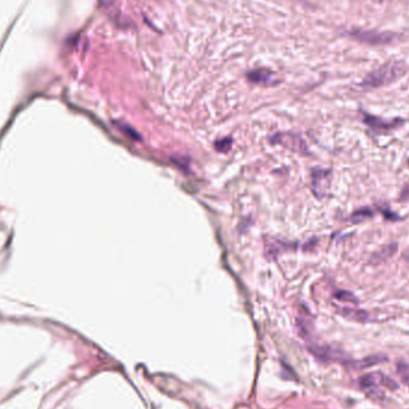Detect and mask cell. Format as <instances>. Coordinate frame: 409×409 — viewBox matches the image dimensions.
Masks as SVG:
<instances>
[{"mask_svg": "<svg viewBox=\"0 0 409 409\" xmlns=\"http://www.w3.org/2000/svg\"><path fill=\"white\" fill-rule=\"evenodd\" d=\"M274 141L284 145L287 148H292V150L298 151V152H303V151H305V147H307L304 141L299 136H296L293 134H278L274 136Z\"/></svg>", "mask_w": 409, "mask_h": 409, "instance_id": "cell-5", "label": "cell"}, {"mask_svg": "<svg viewBox=\"0 0 409 409\" xmlns=\"http://www.w3.org/2000/svg\"><path fill=\"white\" fill-rule=\"evenodd\" d=\"M399 374L402 377L406 383H409V365H405V364H400L399 365Z\"/></svg>", "mask_w": 409, "mask_h": 409, "instance_id": "cell-10", "label": "cell"}, {"mask_svg": "<svg viewBox=\"0 0 409 409\" xmlns=\"http://www.w3.org/2000/svg\"><path fill=\"white\" fill-rule=\"evenodd\" d=\"M350 35L352 36V38H354V40L372 45L388 44L390 43V42H393L394 38H395V36L390 34V32H377L371 31V30L362 29L352 30V31L350 32Z\"/></svg>", "mask_w": 409, "mask_h": 409, "instance_id": "cell-2", "label": "cell"}, {"mask_svg": "<svg viewBox=\"0 0 409 409\" xmlns=\"http://www.w3.org/2000/svg\"><path fill=\"white\" fill-rule=\"evenodd\" d=\"M335 297L341 302H350V303H357V298L348 291H339L335 293Z\"/></svg>", "mask_w": 409, "mask_h": 409, "instance_id": "cell-9", "label": "cell"}, {"mask_svg": "<svg viewBox=\"0 0 409 409\" xmlns=\"http://www.w3.org/2000/svg\"><path fill=\"white\" fill-rule=\"evenodd\" d=\"M329 171L327 170H315L313 174V184L314 192L318 196H323L329 188Z\"/></svg>", "mask_w": 409, "mask_h": 409, "instance_id": "cell-4", "label": "cell"}, {"mask_svg": "<svg viewBox=\"0 0 409 409\" xmlns=\"http://www.w3.org/2000/svg\"><path fill=\"white\" fill-rule=\"evenodd\" d=\"M372 216H374V213H372L371 210H369V208H360V210L354 212L352 217H351V219H352L353 222H362V220L368 219V218Z\"/></svg>", "mask_w": 409, "mask_h": 409, "instance_id": "cell-7", "label": "cell"}, {"mask_svg": "<svg viewBox=\"0 0 409 409\" xmlns=\"http://www.w3.org/2000/svg\"><path fill=\"white\" fill-rule=\"evenodd\" d=\"M406 66L401 61H389L381 66L380 68L375 69L364 78L362 86L368 89H376V87L386 86L393 83L400 77L406 73Z\"/></svg>", "mask_w": 409, "mask_h": 409, "instance_id": "cell-1", "label": "cell"}, {"mask_svg": "<svg viewBox=\"0 0 409 409\" xmlns=\"http://www.w3.org/2000/svg\"><path fill=\"white\" fill-rule=\"evenodd\" d=\"M249 79L251 81H255V83H263V81L271 79V75L265 71H256L249 74Z\"/></svg>", "mask_w": 409, "mask_h": 409, "instance_id": "cell-8", "label": "cell"}, {"mask_svg": "<svg viewBox=\"0 0 409 409\" xmlns=\"http://www.w3.org/2000/svg\"><path fill=\"white\" fill-rule=\"evenodd\" d=\"M363 387L372 388V387H387V388H396V384L393 380H390L388 376L381 372H374V374L365 375L360 380Z\"/></svg>", "mask_w": 409, "mask_h": 409, "instance_id": "cell-3", "label": "cell"}, {"mask_svg": "<svg viewBox=\"0 0 409 409\" xmlns=\"http://www.w3.org/2000/svg\"><path fill=\"white\" fill-rule=\"evenodd\" d=\"M364 121H365V123H368L371 128L378 129V131L389 129L394 126L393 123L386 122V121L378 119V117H376V116H371V115H369V114H364Z\"/></svg>", "mask_w": 409, "mask_h": 409, "instance_id": "cell-6", "label": "cell"}]
</instances>
